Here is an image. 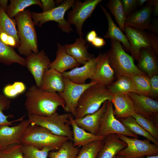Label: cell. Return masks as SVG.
Segmentation results:
<instances>
[{"label":"cell","mask_w":158,"mask_h":158,"mask_svg":"<svg viewBox=\"0 0 158 158\" xmlns=\"http://www.w3.org/2000/svg\"><path fill=\"white\" fill-rule=\"evenodd\" d=\"M132 116L145 130L158 141V127L153 121L139 114L134 113Z\"/></svg>","instance_id":"38"},{"label":"cell","mask_w":158,"mask_h":158,"mask_svg":"<svg viewBox=\"0 0 158 158\" xmlns=\"http://www.w3.org/2000/svg\"><path fill=\"white\" fill-rule=\"evenodd\" d=\"M26 66L32 75L36 85L40 87L44 74L48 68L51 60L44 50L32 53L26 57Z\"/></svg>","instance_id":"13"},{"label":"cell","mask_w":158,"mask_h":158,"mask_svg":"<svg viewBox=\"0 0 158 158\" xmlns=\"http://www.w3.org/2000/svg\"><path fill=\"white\" fill-rule=\"evenodd\" d=\"M150 90L149 97L157 98L158 97V75H155L150 77Z\"/></svg>","instance_id":"42"},{"label":"cell","mask_w":158,"mask_h":158,"mask_svg":"<svg viewBox=\"0 0 158 158\" xmlns=\"http://www.w3.org/2000/svg\"><path fill=\"white\" fill-rule=\"evenodd\" d=\"M111 101L114 107V113L117 118L132 116L136 113L133 103L128 94L114 95Z\"/></svg>","instance_id":"22"},{"label":"cell","mask_w":158,"mask_h":158,"mask_svg":"<svg viewBox=\"0 0 158 158\" xmlns=\"http://www.w3.org/2000/svg\"><path fill=\"white\" fill-rule=\"evenodd\" d=\"M70 114L56 112L46 116L28 114V120L30 124L44 127L55 135L66 137L72 141L73 132L69 118Z\"/></svg>","instance_id":"6"},{"label":"cell","mask_w":158,"mask_h":158,"mask_svg":"<svg viewBox=\"0 0 158 158\" xmlns=\"http://www.w3.org/2000/svg\"><path fill=\"white\" fill-rule=\"evenodd\" d=\"M80 65L67 53L64 45L58 43L56 58L51 62L49 68L54 69L62 73L68 69L78 67Z\"/></svg>","instance_id":"21"},{"label":"cell","mask_w":158,"mask_h":158,"mask_svg":"<svg viewBox=\"0 0 158 158\" xmlns=\"http://www.w3.org/2000/svg\"><path fill=\"white\" fill-rule=\"evenodd\" d=\"M40 1L42 6L43 12L47 11L56 7V2L54 0H41Z\"/></svg>","instance_id":"46"},{"label":"cell","mask_w":158,"mask_h":158,"mask_svg":"<svg viewBox=\"0 0 158 158\" xmlns=\"http://www.w3.org/2000/svg\"><path fill=\"white\" fill-rule=\"evenodd\" d=\"M110 42V49L107 52L117 78L125 75H147L135 65L133 59L125 51L120 42L111 40Z\"/></svg>","instance_id":"5"},{"label":"cell","mask_w":158,"mask_h":158,"mask_svg":"<svg viewBox=\"0 0 158 158\" xmlns=\"http://www.w3.org/2000/svg\"><path fill=\"white\" fill-rule=\"evenodd\" d=\"M102 11L104 13L108 21V29L104 37L105 38L117 40L122 43L125 48L128 51H130V47L129 43L126 36L123 32L115 23L111 14L103 6L99 4Z\"/></svg>","instance_id":"27"},{"label":"cell","mask_w":158,"mask_h":158,"mask_svg":"<svg viewBox=\"0 0 158 158\" xmlns=\"http://www.w3.org/2000/svg\"><path fill=\"white\" fill-rule=\"evenodd\" d=\"M14 17L20 42L18 47L19 53L26 57L32 53L38 52L37 36L31 12L28 10H25Z\"/></svg>","instance_id":"2"},{"label":"cell","mask_w":158,"mask_h":158,"mask_svg":"<svg viewBox=\"0 0 158 158\" xmlns=\"http://www.w3.org/2000/svg\"><path fill=\"white\" fill-rule=\"evenodd\" d=\"M97 37L96 32L92 30L89 32L87 34L86 37V40L89 42L91 43Z\"/></svg>","instance_id":"50"},{"label":"cell","mask_w":158,"mask_h":158,"mask_svg":"<svg viewBox=\"0 0 158 158\" xmlns=\"http://www.w3.org/2000/svg\"><path fill=\"white\" fill-rule=\"evenodd\" d=\"M26 89V86L24 83L15 81L12 84L6 85L4 88L3 92L4 95L8 98H13L24 93Z\"/></svg>","instance_id":"40"},{"label":"cell","mask_w":158,"mask_h":158,"mask_svg":"<svg viewBox=\"0 0 158 158\" xmlns=\"http://www.w3.org/2000/svg\"><path fill=\"white\" fill-rule=\"evenodd\" d=\"M8 0H0V5L6 12L8 6Z\"/></svg>","instance_id":"51"},{"label":"cell","mask_w":158,"mask_h":158,"mask_svg":"<svg viewBox=\"0 0 158 158\" xmlns=\"http://www.w3.org/2000/svg\"><path fill=\"white\" fill-rule=\"evenodd\" d=\"M158 19H154L153 20L152 23H151L150 26L148 30L153 32L156 34H158Z\"/></svg>","instance_id":"49"},{"label":"cell","mask_w":158,"mask_h":158,"mask_svg":"<svg viewBox=\"0 0 158 158\" xmlns=\"http://www.w3.org/2000/svg\"><path fill=\"white\" fill-rule=\"evenodd\" d=\"M137 61V66L149 77L158 74V59L151 47L141 48Z\"/></svg>","instance_id":"19"},{"label":"cell","mask_w":158,"mask_h":158,"mask_svg":"<svg viewBox=\"0 0 158 158\" xmlns=\"http://www.w3.org/2000/svg\"><path fill=\"white\" fill-rule=\"evenodd\" d=\"M102 0H86L83 2L75 0L72 10L68 13L67 21L75 27L79 37H82L83 26L86 20L91 15L98 4Z\"/></svg>","instance_id":"11"},{"label":"cell","mask_w":158,"mask_h":158,"mask_svg":"<svg viewBox=\"0 0 158 158\" xmlns=\"http://www.w3.org/2000/svg\"><path fill=\"white\" fill-rule=\"evenodd\" d=\"M127 146L126 143L115 134L105 136L104 144L96 158H114Z\"/></svg>","instance_id":"25"},{"label":"cell","mask_w":158,"mask_h":158,"mask_svg":"<svg viewBox=\"0 0 158 158\" xmlns=\"http://www.w3.org/2000/svg\"><path fill=\"white\" fill-rule=\"evenodd\" d=\"M0 62L9 65L16 63L26 66V59L18 54L13 48L4 43L0 39Z\"/></svg>","instance_id":"28"},{"label":"cell","mask_w":158,"mask_h":158,"mask_svg":"<svg viewBox=\"0 0 158 158\" xmlns=\"http://www.w3.org/2000/svg\"><path fill=\"white\" fill-rule=\"evenodd\" d=\"M114 158H126L125 157L123 156L117 154L116 156H115V157Z\"/></svg>","instance_id":"54"},{"label":"cell","mask_w":158,"mask_h":158,"mask_svg":"<svg viewBox=\"0 0 158 158\" xmlns=\"http://www.w3.org/2000/svg\"><path fill=\"white\" fill-rule=\"evenodd\" d=\"M64 87L62 73L49 68L44 72L39 88L47 91L60 93L63 91Z\"/></svg>","instance_id":"23"},{"label":"cell","mask_w":158,"mask_h":158,"mask_svg":"<svg viewBox=\"0 0 158 158\" xmlns=\"http://www.w3.org/2000/svg\"><path fill=\"white\" fill-rule=\"evenodd\" d=\"M105 6L114 16L119 28L124 32L126 17L123 11L121 0H110Z\"/></svg>","instance_id":"34"},{"label":"cell","mask_w":158,"mask_h":158,"mask_svg":"<svg viewBox=\"0 0 158 158\" xmlns=\"http://www.w3.org/2000/svg\"><path fill=\"white\" fill-rule=\"evenodd\" d=\"M0 39L4 43L13 48L18 47L20 44L13 37L4 33L0 34Z\"/></svg>","instance_id":"44"},{"label":"cell","mask_w":158,"mask_h":158,"mask_svg":"<svg viewBox=\"0 0 158 158\" xmlns=\"http://www.w3.org/2000/svg\"><path fill=\"white\" fill-rule=\"evenodd\" d=\"M136 94L149 97L150 90V77L146 75L131 76Z\"/></svg>","instance_id":"36"},{"label":"cell","mask_w":158,"mask_h":158,"mask_svg":"<svg viewBox=\"0 0 158 158\" xmlns=\"http://www.w3.org/2000/svg\"><path fill=\"white\" fill-rule=\"evenodd\" d=\"M25 97L24 105L28 114L48 116L56 112L59 107H65V103L58 93L43 90L36 85L28 88Z\"/></svg>","instance_id":"1"},{"label":"cell","mask_w":158,"mask_h":158,"mask_svg":"<svg viewBox=\"0 0 158 158\" xmlns=\"http://www.w3.org/2000/svg\"><path fill=\"white\" fill-rule=\"evenodd\" d=\"M132 101L136 113L153 121L158 127V102L146 96L133 93L128 94Z\"/></svg>","instance_id":"12"},{"label":"cell","mask_w":158,"mask_h":158,"mask_svg":"<svg viewBox=\"0 0 158 158\" xmlns=\"http://www.w3.org/2000/svg\"><path fill=\"white\" fill-rule=\"evenodd\" d=\"M11 101L4 95L1 94L0 92V125H7L9 126L13 125L14 122L23 120L24 116L13 121L8 120L9 118L13 117V115H6L4 113V111L8 110L11 105Z\"/></svg>","instance_id":"39"},{"label":"cell","mask_w":158,"mask_h":158,"mask_svg":"<svg viewBox=\"0 0 158 158\" xmlns=\"http://www.w3.org/2000/svg\"><path fill=\"white\" fill-rule=\"evenodd\" d=\"M80 150L74 146L72 141L68 140L64 142L58 150L50 152L49 158H76Z\"/></svg>","instance_id":"32"},{"label":"cell","mask_w":158,"mask_h":158,"mask_svg":"<svg viewBox=\"0 0 158 158\" xmlns=\"http://www.w3.org/2000/svg\"><path fill=\"white\" fill-rule=\"evenodd\" d=\"M68 140L67 138L55 135L44 127L30 124L24 133L21 144L32 146L40 149L49 147L53 151H56Z\"/></svg>","instance_id":"4"},{"label":"cell","mask_w":158,"mask_h":158,"mask_svg":"<svg viewBox=\"0 0 158 158\" xmlns=\"http://www.w3.org/2000/svg\"><path fill=\"white\" fill-rule=\"evenodd\" d=\"M115 72L110 65L107 52L102 54L97 61L94 73L90 79L106 87L112 83Z\"/></svg>","instance_id":"17"},{"label":"cell","mask_w":158,"mask_h":158,"mask_svg":"<svg viewBox=\"0 0 158 158\" xmlns=\"http://www.w3.org/2000/svg\"><path fill=\"white\" fill-rule=\"evenodd\" d=\"M152 11V6L147 3L146 5L126 18L124 26L143 30L148 29L151 24V16Z\"/></svg>","instance_id":"18"},{"label":"cell","mask_w":158,"mask_h":158,"mask_svg":"<svg viewBox=\"0 0 158 158\" xmlns=\"http://www.w3.org/2000/svg\"><path fill=\"white\" fill-rule=\"evenodd\" d=\"M21 144L9 146L1 150L2 158H24Z\"/></svg>","instance_id":"41"},{"label":"cell","mask_w":158,"mask_h":158,"mask_svg":"<svg viewBox=\"0 0 158 158\" xmlns=\"http://www.w3.org/2000/svg\"><path fill=\"white\" fill-rule=\"evenodd\" d=\"M144 158H158V154L147 156Z\"/></svg>","instance_id":"53"},{"label":"cell","mask_w":158,"mask_h":158,"mask_svg":"<svg viewBox=\"0 0 158 158\" xmlns=\"http://www.w3.org/2000/svg\"><path fill=\"white\" fill-rule=\"evenodd\" d=\"M21 149L24 158H47L49 152L53 151L49 147L40 149L32 146L23 145Z\"/></svg>","instance_id":"37"},{"label":"cell","mask_w":158,"mask_h":158,"mask_svg":"<svg viewBox=\"0 0 158 158\" xmlns=\"http://www.w3.org/2000/svg\"><path fill=\"white\" fill-rule=\"evenodd\" d=\"M86 42L83 37H79L76 39L74 43L64 45L67 53L80 65L85 64L94 57L87 51L89 45H86Z\"/></svg>","instance_id":"24"},{"label":"cell","mask_w":158,"mask_h":158,"mask_svg":"<svg viewBox=\"0 0 158 158\" xmlns=\"http://www.w3.org/2000/svg\"><path fill=\"white\" fill-rule=\"evenodd\" d=\"M112 134H121L132 138H138V135L130 131L117 119L111 102L107 101L106 109L101 118L97 135L105 137Z\"/></svg>","instance_id":"9"},{"label":"cell","mask_w":158,"mask_h":158,"mask_svg":"<svg viewBox=\"0 0 158 158\" xmlns=\"http://www.w3.org/2000/svg\"><path fill=\"white\" fill-rule=\"evenodd\" d=\"M16 25L15 20L11 18L0 5V34L4 33L12 36L20 43Z\"/></svg>","instance_id":"30"},{"label":"cell","mask_w":158,"mask_h":158,"mask_svg":"<svg viewBox=\"0 0 158 158\" xmlns=\"http://www.w3.org/2000/svg\"><path fill=\"white\" fill-rule=\"evenodd\" d=\"M151 47L156 55L158 54V38L154 33L149 32L147 34Z\"/></svg>","instance_id":"45"},{"label":"cell","mask_w":158,"mask_h":158,"mask_svg":"<svg viewBox=\"0 0 158 158\" xmlns=\"http://www.w3.org/2000/svg\"><path fill=\"white\" fill-rule=\"evenodd\" d=\"M121 1L124 13L126 18L137 6L136 0H122Z\"/></svg>","instance_id":"43"},{"label":"cell","mask_w":158,"mask_h":158,"mask_svg":"<svg viewBox=\"0 0 158 158\" xmlns=\"http://www.w3.org/2000/svg\"><path fill=\"white\" fill-rule=\"evenodd\" d=\"M0 158H2L1 151V150H0Z\"/></svg>","instance_id":"55"},{"label":"cell","mask_w":158,"mask_h":158,"mask_svg":"<svg viewBox=\"0 0 158 158\" xmlns=\"http://www.w3.org/2000/svg\"><path fill=\"white\" fill-rule=\"evenodd\" d=\"M104 144V140H100L82 147L76 158H96Z\"/></svg>","instance_id":"35"},{"label":"cell","mask_w":158,"mask_h":158,"mask_svg":"<svg viewBox=\"0 0 158 158\" xmlns=\"http://www.w3.org/2000/svg\"><path fill=\"white\" fill-rule=\"evenodd\" d=\"M114 95L107 87L97 83L86 89L79 101L74 118L83 117L97 111L107 101H111Z\"/></svg>","instance_id":"3"},{"label":"cell","mask_w":158,"mask_h":158,"mask_svg":"<svg viewBox=\"0 0 158 158\" xmlns=\"http://www.w3.org/2000/svg\"><path fill=\"white\" fill-rule=\"evenodd\" d=\"M107 101L96 112L85 116L74 118L77 124L85 130L97 135L99 130L101 120L106 109Z\"/></svg>","instance_id":"20"},{"label":"cell","mask_w":158,"mask_h":158,"mask_svg":"<svg viewBox=\"0 0 158 158\" xmlns=\"http://www.w3.org/2000/svg\"><path fill=\"white\" fill-rule=\"evenodd\" d=\"M147 3L151 5L152 7L153 16H157L158 15V0H148Z\"/></svg>","instance_id":"48"},{"label":"cell","mask_w":158,"mask_h":158,"mask_svg":"<svg viewBox=\"0 0 158 158\" xmlns=\"http://www.w3.org/2000/svg\"><path fill=\"white\" fill-rule=\"evenodd\" d=\"M75 0H65L55 8L42 13L31 12L32 18L35 25L41 27L42 24L49 21H54L58 23V27L63 32L69 33L73 29L64 18L66 12L73 6Z\"/></svg>","instance_id":"7"},{"label":"cell","mask_w":158,"mask_h":158,"mask_svg":"<svg viewBox=\"0 0 158 158\" xmlns=\"http://www.w3.org/2000/svg\"><path fill=\"white\" fill-rule=\"evenodd\" d=\"M69 118L73 132L72 142L74 146L82 147L96 141L104 140L105 137L89 133L79 126L71 114H70Z\"/></svg>","instance_id":"26"},{"label":"cell","mask_w":158,"mask_h":158,"mask_svg":"<svg viewBox=\"0 0 158 158\" xmlns=\"http://www.w3.org/2000/svg\"><path fill=\"white\" fill-rule=\"evenodd\" d=\"M63 79L64 90L58 93L65 103L64 111L71 114L75 118L78 102L82 94L86 89L97 83L91 81L79 84L74 83L67 78L63 77Z\"/></svg>","instance_id":"10"},{"label":"cell","mask_w":158,"mask_h":158,"mask_svg":"<svg viewBox=\"0 0 158 158\" xmlns=\"http://www.w3.org/2000/svg\"><path fill=\"white\" fill-rule=\"evenodd\" d=\"M148 0H136L137 4L139 6H142L145 3L147 2Z\"/></svg>","instance_id":"52"},{"label":"cell","mask_w":158,"mask_h":158,"mask_svg":"<svg viewBox=\"0 0 158 158\" xmlns=\"http://www.w3.org/2000/svg\"><path fill=\"white\" fill-rule=\"evenodd\" d=\"M30 124L28 120H23L14 126L0 125V150L11 145L21 144L24 133Z\"/></svg>","instance_id":"14"},{"label":"cell","mask_w":158,"mask_h":158,"mask_svg":"<svg viewBox=\"0 0 158 158\" xmlns=\"http://www.w3.org/2000/svg\"><path fill=\"white\" fill-rule=\"evenodd\" d=\"M92 45L97 48L102 47L106 44V41L102 38L97 37L91 43Z\"/></svg>","instance_id":"47"},{"label":"cell","mask_w":158,"mask_h":158,"mask_svg":"<svg viewBox=\"0 0 158 158\" xmlns=\"http://www.w3.org/2000/svg\"><path fill=\"white\" fill-rule=\"evenodd\" d=\"M118 119L128 130L133 133L137 135H138L143 136L153 143L158 145V141L145 130L132 116Z\"/></svg>","instance_id":"31"},{"label":"cell","mask_w":158,"mask_h":158,"mask_svg":"<svg viewBox=\"0 0 158 158\" xmlns=\"http://www.w3.org/2000/svg\"><path fill=\"white\" fill-rule=\"evenodd\" d=\"M10 2L6 13L11 18H13L17 14L32 5H38L42 8V3L39 0H11Z\"/></svg>","instance_id":"33"},{"label":"cell","mask_w":158,"mask_h":158,"mask_svg":"<svg viewBox=\"0 0 158 158\" xmlns=\"http://www.w3.org/2000/svg\"><path fill=\"white\" fill-rule=\"evenodd\" d=\"M116 135L127 145L118 155L126 158H142L158 154V145L151 143L147 139L141 140L138 138H130L123 135Z\"/></svg>","instance_id":"8"},{"label":"cell","mask_w":158,"mask_h":158,"mask_svg":"<svg viewBox=\"0 0 158 158\" xmlns=\"http://www.w3.org/2000/svg\"><path fill=\"white\" fill-rule=\"evenodd\" d=\"M102 54H99L96 57H93L81 67H77L71 70L62 73L63 77L67 78L75 83H86L88 79L91 78L95 72L96 63Z\"/></svg>","instance_id":"16"},{"label":"cell","mask_w":158,"mask_h":158,"mask_svg":"<svg viewBox=\"0 0 158 158\" xmlns=\"http://www.w3.org/2000/svg\"><path fill=\"white\" fill-rule=\"evenodd\" d=\"M124 31L129 43L131 56L137 60L141 48L151 47L147 33L144 30L125 26Z\"/></svg>","instance_id":"15"},{"label":"cell","mask_w":158,"mask_h":158,"mask_svg":"<svg viewBox=\"0 0 158 158\" xmlns=\"http://www.w3.org/2000/svg\"><path fill=\"white\" fill-rule=\"evenodd\" d=\"M117 78L116 81L107 87L112 94L136 93L131 76L125 75Z\"/></svg>","instance_id":"29"}]
</instances>
